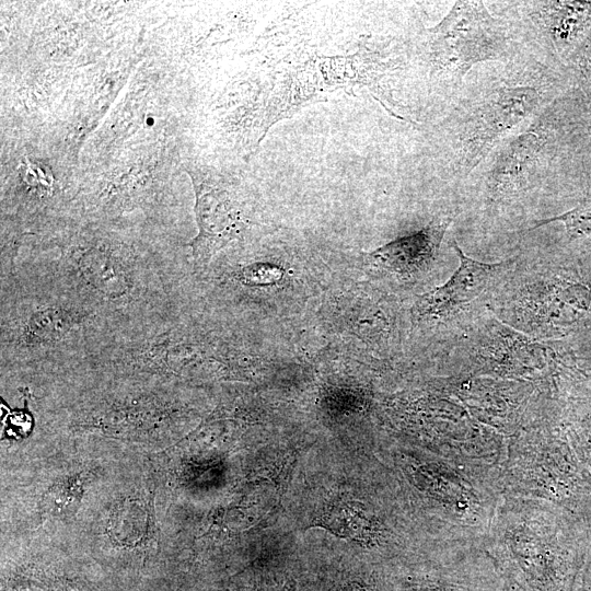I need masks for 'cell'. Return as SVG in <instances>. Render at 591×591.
<instances>
[{
  "label": "cell",
  "mask_w": 591,
  "mask_h": 591,
  "mask_svg": "<svg viewBox=\"0 0 591 591\" xmlns=\"http://www.w3.org/2000/svg\"><path fill=\"white\" fill-rule=\"evenodd\" d=\"M501 573L482 547H454L449 559L409 591H500Z\"/></svg>",
  "instance_id": "10"
},
{
  "label": "cell",
  "mask_w": 591,
  "mask_h": 591,
  "mask_svg": "<svg viewBox=\"0 0 591 591\" xmlns=\"http://www.w3.org/2000/svg\"><path fill=\"white\" fill-rule=\"evenodd\" d=\"M526 50L513 23L491 14L484 1H456L422 39L429 74L451 100L476 65L507 62Z\"/></svg>",
  "instance_id": "4"
},
{
  "label": "cell",
  "mask_w": 591,
  "mask_h": 591,
  "mask_svg": "<svg viewBox=\"0 0 591 591\" xmlns=\"http://www.w3.org/2000/svg\"><path fill=\"white\" fill-rule=\"evenodd\" d=\"M188 173L198 227V234L188 245L195 265L207 266L219 251L241 237L247 220L236 193L222 177L201 171Z\"/></svg>",
  "instance_id": "8"
},
{
  "label": "cell",
  "mask_w": 591,
  "mask_h": 591,
  "mask_svg": "<svg viewBox=\"0 0 591 591\" xmlns=\"http://www.w3.org/2000/svg\"><path fill=\"white\" fill-rule=\"evenodd\" d=\"M282 270L267 263H255L244 267L237 274V279L248 286H267L278 282Z\"/></svg>",
  "instance_id": "16"
},
{
  "label": "cell",
  "mask_w": 591,
  "mask_h": 591,
  "mask_svg": "<svg viewBox=\"0 0 591 591\" xmlns=\"http://www.w3.org/2000/svg\"><path fill=\"white\" fill-rule=\"evenodd\" d=\"M1 318L2 358L33 360L79 351L90 358L115 332L100 310L63 289L21 297L2 310Z\"/></svg>",
  "instance_id": "3"
},
{
  "label": "cell",
  "mask_w": 591,
  "mask_h": 591,
  "mask_svg": "<svg viewBox=\"0 0 591 591\" xmlns=\"http://www.w3.org/2000/svg\"><path fill=\"white\" fill-rule=\"evenodd\" d=\"M137 501L129 502L114 512L112 532L120 543H136L147 530V512Z\"/></svg>",
  "instance_id": "12"
},
{
  "label": "cell",
  "mask_w": 591,
  "mask_h": 591,
  "mask_svg": "<svg viewBox=\"0 0 591 591\" xmlns=\"http://www.w3.org/2000/svg\"><path fill=\"white\" fill-rule=\"evenodd\" d=\"M570 447L579 459L591 467V410L573 426Z\"/></svg>",
  "instance_id": "18"
},
{
  "label": "cell",
  "mask_w": 591,
  "mask_h": 591,
  "mask_svg": "<svg viewBox=\"0 0 591 591\" xmlns=\"http://www.w3.org/2000/svg\"><path fill=\"white\" fill-rule=\"evenodd\" d=\"M501 588L500 591H534L524 580L514 572L500 570Z\"/></svg>",
  "instance_id": "19"
},
{
  "label": "cell",
  "mask_w": 591,
  "mask_h": 591,
  "mask_svg": "<svg viewBox=\"0 0 591 591\" xmlns=\"http://www.w3.org/2000/svg\"><path fill=\"white\" fill-rule=\"evenodd\" d=\"M21 175L31 194L39 197L51 194L54 178L46 166L27 161L22 167Z\"/></svg>",
  "instance_id": "15"
},
{
  "label": "cell",
  "mask_w": 591,
  "mask_h": 591,
  "mask_svg": "<svg viewBox=\"0 0 591 591\" xmlns=\"http://www.w3.org/2000/svg\"><path fill=\"white\" fill-rule=\"evenodd\" d=\"M563 223L569 240L584 237L591 234V200H586L560 215L534 222L530 230L551 224Z\"/></svg>",
  "instance_id": "13"
},
{
  "label": "cell",
  "mask_w": 591,
  "mask_h": 591,
  "mask_svg": "<svg viewBox=\"0 0 591 591\" xmlns=\"http://www.w3.org/2000/svg\"><path fill=\"white\" fill-rule=\"evenodd\" d=\"M451 217L436 218L417 232L393 240L364 254L374 266L399 276L425 271L437 258Z\"/></svg>",
  "instance_id": "11"
},
{
  "label": "cell",
  "mask_w": 591,
  "mask_h": 591,
  "mask_svg": "<svg viewBox=\"0 0 591 591\" xmlns=\"http://www.w3.org/2000/svg\"><path fill=\"white\" fill-rule=\"evenodd\" d=\"M563 108L564 102L558 96L487 157L489 162L482 174V184L488 206L509 205L543 184L568 131Z\"/></svg>",
  "instance_id": "6"
},
{
  "label": "cell",
  "mask_w": 591,
  "mask_h": 591,
  "mask_svg": "<svg viewBox=\"0 0 591 591\" xmlns=\"http://www.w3.org/2000/svg\"><path fill=\"white\" fill-rule=\"evenodd\" d=\"M569 60L575 65L581 90L591 99V30Z\"/></svg>",
  "instance_id": "17"
},
{
  "label": "cell",
  "mask_w": 591,
  "mask_h": 591,
  "mask_svg": "<svg viewBox=\"0 0 591 591\" xmlns=\"http://www.w3.org/2000/svg\"><path fill=\"white\" fill-rule=\"evenodd\" d=\"M503 503L515 515L499 505L493 529L503 532L505 543L486 549L496 565L517 573L534 591H575L588 557L570 533L577 524L536 501L512 498Z\"/></svg>",
  "instance_id": "2"
},
{
  "label": "cell",
  "mask_w": 591,
  "mask_h": 591,
  "mask_svg": "<svg viewBox=\"0 0 591 591\" xmlns=\"http://www.w3.org/2000/svg\"><path fill=\"white\" fill-rule=\"evenodd\" d=\"M485 66L465 80L438 127L443 171L452 179L470 176L559 96L558 67L531 50Z\"/></svg>",
  "instance_id": "1"
},
{
  "label": "cell",
  "mask_w": 591,
  "mask_h": 591,
  "mask_svg": "<svg viewBox=\"0 0 591 591\" xmlns=\"http://www.w3.org/2000/svg\"><path fill=\"white\" fill-rule=\"evenodd\" d=\"M591 467L569 443L554 440L543 450L512 452L500 475L509 498L531 500L556 510L577 525L591 522Z\"/></svg>",
  "instance_id": "5"
},
{
  "label": "cell",
  "mask_w": 591,
  "mask_h": 591,
  "mask_svg": "<svg viewBox=\"0 0 591 591\" xmlns=\"http://www.w3.org/2000/svg\"><path fill=\"white\" fill-rule=\"evenodd\" d=\"M576 591H591V554H588Z\"/></svg>",
  "instance_id": "20"
},
{
  "label": "cell",
  "mask_w": 591,
  "mask_h": 591,
  "mask_svg": "<svg viewBox=\"0 0 591 591\" xmlns=\"http://www.w3.org/2000/svg\"><path fill=\"white\" fill-rule=\"evenodd\" d=\"M81 495L82 479L79 476L69 477L50 487L44 497V505L48 512L57 514L76 505Z\"/></svg>",
  "instance_id": "14"
},
{
  "label": "cell",
  "mask_w": 591,
  "mask_h": 591,
  "mask_svg": "<svg viewBox=\"0 0 591 591\" xmlns=\"http://www.w3.org/2000/svg\"><path fill=\"white\" fill-rule=\"evenodd\" d=\"M528 49L557 66L569 60L591 30V1L502 2Z\"/></svg>",
  "instance_id": "7"
},
{
  "label": "cell",
  "mask_w": 591,
  "mask_h": 591,
  "mask_svg": "<svg viewBox=\"0 0 591 591\" xmlns=\"http://www.w3.org/2000/svg\"><path fill=\"white\" fill-rule=\"evenodd\" d=\"M460 265L453 276L442 286L419 296L412 313L417 320H439L453 315L464 305L479 298L489 286L511 265L512 259L484 263L468 257L452 241Z\"/></svg>",
  "instance_id": "9"
}]
</instances>
